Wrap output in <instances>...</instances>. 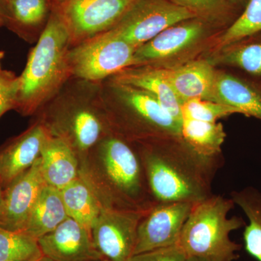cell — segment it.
<instances>
[{
	"instance_id": "8",
	"label": "cell",
	"mask_w": 261,
	"mask_h": 261,
	"mask_svg": "<svg viewBox=\"0 0 261 261\" xmlns=\"http://www.w3.org/2000/svg\"><path fill=\"white\" fill-rule=\"evenodd\" d=\"M138 0H51L71 47L113 28Z\"/></svg>"
},
{
	"instance_id": "14",
	"label": "cell",
	"mask_w": 261,
	"mask_h": 261,
	"mask_svg": "<svg viewBox=\"0 0 261 261\" xmlns=\"http://www.w3.org/2000/svg\"><path fill=\"white\" fill-rule=\"evenodd\" d=\"M205 30V20L198 18L168 27L136 49L134 66L147 65L178 54L195 44Z\"/></svg>"
},
{
	"instance_id": "21",
	"label": "cell",
	"mask_w": 261,
	"mask_h": 261,
	"mask_svg": "<svg viewBox=\"0 0 261 261\" xmlns=\"http://www.w3.org/2000/svg\"><path fill=\"white\" fill-rule=\"evenodd\" d=\"M231 198L249 221L243 233L245 250L257 261H261V191L253 187H247L231 192Z\"/></svg>"
},
{
	"instance_id": "40",
	"label": "cell",
	"mask_w": 261,
	"mask_h": 261,
	"mask_svg": "<svg viewBox=\"0 0 261 261\" xmlns=\"http://www.w3.org/2000/svg\"><path fill=\"white\" fill-rule=\"evenodd\" d=\"M46 261H51V260H49V259L46 258Z\"/></svg>"
},
{
	"instance_id": "35",
	"label": "cell",
	"mask_w": 261,
	"mask_h": 261,
	"mask_svg": "<svg viewBox=\"0 0 261 261\" xmlns=\"http://www.w3.org/2000/svg\"><path fill=\"white\" fill-rule=\"evenodd\" d=\"M4 21V17L1 14H0V25L3 23Z\"/></svg>"
},
{
	"instance_id": "6",
	"label": "cell",
	"mask_w": 261,
	"mask_h": 261,
	"mask_svg": "<svg viewBox=\"0 0 261 261\" xmlns=\"http://www.w3.org/2000/svg\"><path fill=\"white\" fill-rule=\"evenodd\" d=\"M231 198L211 195L194 203L178 245L187 257L205 261H234L242 245L230 238V233L245 226L243 218L228 217L234 207Z\"/></svg>"
},
{
	"instance_id": "18",
	"label": "cell",
	"mask_w": 261,
	"mask_h": 261,
	"mask_svg": "<svg viewBox=\"0 0 261 261\" xmlns=\"http://www.w3.org/2000/svg\"><path fill=\"white\" fill-rule=\"evenodd\" d=\"M41 170L48 186L62 190L80 177V160L73 149L49 135L40 154Z\"/></svg>"
},
{
	"instance_id": "39",
	"label": "cell",
	"mask_w": 261,
	"mask_h": 261,
	"mask_svg": "<svg viewBox=\"0 0 261 261\" xmlns=\"http://www.w3.org/2000/svg\"><path fill=\"white\" fill-rule=\"evenodd\" d=\"M98 261H108L107 260H104V259H103V260H98Z\"/></svg>"
},
{
	"instance_id": "24",
	"label": "cell",
	"mask_w": 261,
	"mask_h": 261,
	"mask_svg": "<svg viewBox=\"0 0 261 261\" xmlns=\"http://www.w3.org/2000/svg\"><path fill=\"white\" fill-rule=\"evenodd\" d=\"M43 258L37 239L0 225V261H40Z\"/></svg>"
},
{
	"instance_id": "3",
	"label": "cell",
	"mask_w": 261,
	"mask_h": 261,
	"mask_svg": "<svg viewBox=\"0 0 261 261\" xmlns=\"http://www.w3.org/2000/svg\"><path fill=\"white\" fill-rule=\"evenodd\" d=\"M100 84L70 78L37 113L47 133L65 142L80 161L113 134L101 102Z\"/></svg>"
},
{
	"instance_id": "20",
	"label": "cell",
	"mask_w": 261,
	"mask_h": 261,
	"mask_svg": "<svg viewBox=\"0 0 261 261\" xmlns=\"http://www.w3.org/2000/svg\"><path fill=\"white\" fill-rule=\"evenodd\" d=\"M214 100L261 120L260 92L233 75L216 72Z\"/></svg>"
},
{
	"instance_id": "28",
	"label": "cell",
	"mask_w": 261,
	"mask_h": 261,
	"mask_svg": "<svg viewBox=\"0 0 261 261\" xmlns=\"http://www.w3.org/2000/svg\"><path fill=\"white\" fill-rule=\"evenodd\" d=\"M224 61L252 74L261 75V43L236 48L224 56Z\"/></svg>"
},
{
	"instance_id": "13",
	"label": "cell",
	"mask_w": 261,
	"mask_h": 261,
	"mask_svg": "<svg viewBox=\"0 0 261 261\" xmlns=\"http://www.w3.org/2000/svg\"><path fill=\"white\" fill-rule=\"evenodd\" d=\"M38 243L44 257L51 261L103 260L94 246L91 230L70 217Z\"/></svg>"
},
{
	"instance_id": "22",
	"label": "cell",
	"mask_w": 261,
	"mask_h": 261,
	"mask_svg": "<svg viewBox=\"0 0 261 261\" xmlns=\"http://www.w3.org/2000/svg\"><path fill=\"white\" fill-rule=\"evenodd\" d=\"M61 192L68 217L92 229L103 209L88 185L79 177Z\"/></svg>"
},
{
	"instance_id": "30",
	"label": "cell",
	"mask_w": 261,
	"mask_h": 261,
	"mask_svg": "<svg viewBox=\"0 0 261 261\" xmlns=\"http://www.w3.org/2000/svg\"><path fill=\"white\" fill-rule=\"evenodd\" d=\"M20 92V77L0 73V118L10 110H17Z\"/></svg>"
},
{
	"instance_id": "31",
	"label": "cell",
	"mask_w": 261,
	"mask_h": 261,
	"mask_svg": "<svg viewBox=\"0 0 261 261\" xmlns=\"http://www.w3.org/2000/svg\"><path fill=\"white\" fill-rule=\"evenodd\" d=\"M187 255L178 245L132 255L128 261H186Z\"/></svg>"
},
{
	"instance_id": "41",
	"label": "cell",
	"mask_w": 261,
	"mask_h": 261,
	"mask_svg": "<svg viewBox=\"0 0 261 261\" xmlns=\"http://www.w3.org/2000/svg\"><path fill=\"white\" fill-rule=\"evenodd\" d=\"M6 1H7V0H6Z\"/></svg>"
},
{
	"instance_id": "36",
	"label": "cell",
	"mask_w": 261,
	"mask_h": 261,
	"mask_svg": "<svg viewBox=\"0 0 261 261\" xmlns=\"http://www.w3.org/2000/svg\"><path fill=\"white\" fill-rule=\"evenodd\" d=\"M5 56V53H3V51H0V60L2 59V58H3Z\"/></svg>"
},
{
	"instance_id": "12",
	"label": "cell",
	"mask_w": 261,
	"mask_h": 261,
	"mask_svg": "<svg viewBox=\"0 0 261 261\" xmlns=\"http://www.w3.org/2000/svg\"><path fill=\"white\" fill-rule=\"evenodd\" d=\"M46 183L40 157L25 172L4 189L0 225L13 231H23L29 214Z\"/></svg>"
},
{
	"instance_id": "17",
	"label": "cell",
	"mask_w": 261,
	"mask_h": 261,
	"mask_svg": "<svg viewBox=\"0 0 261 261\" xmlns=\"http://www.w3.org/2000/svg\"><path fill=\"white\" fill-rule=\"evenodd\" d=\"M182 102L194 99L214 100L216 72L208 62L195 61L172 68H162Z\"/></svg>"
},
{
	"instance_id": "37",
	"label": "cell",
	"mask_w": 261,
	"mask_h": 261,
	"mask_svg": "<svg viewBox=\"0 0 261 261\" xmlns=\"http://www.w3.org/2000/svg\"><path fill=\"white\" fill-rule=\"evenodd\" d=\"M229 3H235V2H238V0H228Z\"/></svg>"
},
{
	"instance_id": "15",
	"label": "cell",
	"mask_w": 261,
	"mask_h": 261,
	"mask_svg": "<svg viewBox=\"0 0 261 261\" xmlns=\"http://www.w3.org/2000/svg\"><path fill=\"white\" fill-rule=\"evenodd\" d=\"M48 136L47 130L37 120L0 149V176L4 189L39 159Z\"/></svg>"
},
{
	"instance_id": "7",
	"label": "cell",
	"mask_w": 261,
	"mask_h": 261,
	"mask_svg": "<svg viewBox=\"0 0 261 261\" xmlns=\"http://www.w3.org/2000/svg\"><path fill=\"white\" fill-rule=\"evenodd\" d=\"M136 49L111 31L70 47L68 64L71 78L102 82L135 65Z\"/></svg>"
},
{
	"instance_id": "33",
	"label": "cell",
	"mask_w": 261,
	"mask_h": 261,
	"mask_svg": "<svg viewBox=\"0 0 261 261\" xmlns=\"http://www.w3.org/2000/svg\"><path fill=\"white\" fill-rule=\"evenodd\" d=\"M3 195H4V187H3V181L0 176V215H1L2 207H3Z\"/></svg>"
},
{
	"instance_id": "5",
	"label": "cell",
	"mask_w": 261,
	"mask_h": 261,
	"mask_svg": "<svg viewBox=\"0 0 261 261\" xmlns=\"http://www.w3.org/2000/svg\"><path fill=\"white\" fill-rule=\"evenodd\" d=\"M100 99L111 132L128 142L181 137V122L142 89L108 79L101 82Z\"/></svg>"
},
{
	"instance_id": "38",
	"label": "cell",
	"mask_w": 261,
	"mask_h": 261,
	"mask_svg": "<svg viewBox=\"0 0 261 261\" xmlns=\"http://www.w3.org/2000/svg\"><path fill=\"white\" fill-rule=\"evenodd\" d=\"M40 261H46V257H44V258H43L42 260Z\"/></svg>"
},
{
	"instance_id": "23",
	"label": "cell",
	"mask_w": 261,
	"mask_h": 261,
	"mask_svg": "<svg viewBox=\"0 0 261 261\" xmlns=\"http://www.w3.org/2000/svg\"><path fill=\"white\" fill-rule=\"evenodd\" d=\"M226 135L222 123L183 118L182 140L197 153L207 157L221 155Z\"/></svg>"
},
{
	"instance_id": "4",
	"label": "cell",
	"mask_w": 261,
	"mask_h": 261,
	"mask_svg": "<svg viewBox=\"0 0 261 261\" xmlns=\"http://www.w3.org/2000/svg\"><path fill=\"white\" fill-rule=\"evenodd\" d=\"M69 34L61 16L51 7L50 14L20 77L17 111L36 114L71 78L68 53Z\"/></svg>"
},
{
	"instance_id": "26",
	"label": "cell",
	"mask_w": 261,
	"mask_h": 261,
	"mask_svg": "<svg viewBox=\"0 0 261 261\" xmlns=\"http://www.w3.org/2000/svg\"><path fill=\"white\" fill-rule=\"evenodd\" d=\"M8 17L20 25L37 28L47 22L51 10V0H7Z\"/></svg>"
},
{
	"instance_id": "2",
	"label": "cell",
	"mask_w": 261,
	"mask_h": 261,
	"mask_svg": "<svg viewBox=\"0 0 261 261\" xmlns=\"http://www.w3.org/2000/svg\"><path fill=\"white\" fill-rule=\"evenodd\" d=\"M80 177L102 209L148 211L155 202L135 144L114 134L98 142L80 161Z\"/></svg>"
},
{
	"instance_id": "29",
	"label": "cell",
	"mask_w": 261,
	"mask_h": 261,
	"mask_svg": "<svg viewBox=\"0 0 261 261\" xmlns=\"http://www.w3.org/2000/svg\"><path fill=\"white\" fill-rule=\"evenodd\" d=\"M174 4L186 8L197 15V18L216 19L227 12L228 0H171Z\"/></svg>"
},
{
	"instance_id": "11",
	"label": "cell",
	"mask_w": 261,
	"mask_h": 261,
	"mask_svg": "<svg viewBox=\"0 0 261 261\" xmlns=\"http://www.w3.org/2000/svg\"><path fill=\"white\" fill-rule=\"evenodd\" d=\"M193 205L175 202L152 206L139 224L134 255L178 245Z\"/></svg>"
},
{
	"instance_id": "32",
	"label": "cell",
	"mask_w": 261,
	"mask_h": 261,
	"mask_svg": "<svg viewBox=\"0 0 261 261\" xmlns=\"http://www.w3.org/2000/svg\"><path fill=\"white\" fill-rule=\"evenodd\" d=\"M0 14L3 15L4 18L8 17V10L6 0H0Z\"/></svg>"
},
{
	"instance_id": "9",
	"label": "cell",
	"mask_w": 261,
	"mask_h": 261,
	"mask_svg": "<svg viewBox=\"0 0 261 261\" xmlns=\"http://www.w3.org/2000/svg\"><path fill=\"white\" fill-rule=\"evenodd\" d=\"M195 18V13L171 0H138L108 31L137 49L168 27Z\"/></svg>"
},
{
	"instance_id": "16",
	"label": "cell",
	"mask_w": 261,
	"mask_h": 261,
	"mask_svg": "<svg viewBox=\"0 0 261 261\" xmlns=\"http://www.w3.org/2000/svg\"><path fill=\"white\" fill-rule=\"evenodd\" d=\"M109 80L142 89L152 94L173 118L182 123L183 102L165 76L162 68L147 65L130 67L118 72Z\"/></svg>"
},
{
	"instance_id": "25",
	"label": "cell",
	"mask_w": 261,
	"mask_h": 261,
	"mask_svg": "<svg viewBox=\"0 0 261 261\" xmlns=\"http://www.w3.org/2000/svg\"><path fill=\"white\" fill-rule=\"evenodd\" d=\"M261 32V0H250L241 15L221 37L220 47H226Z\"/></svg>"
},
{
	"instance_id": "19",
	"label": "cell",
	"mask_w": 261,
	"mask_h": 261,
	"mask_svg": "<svg viewBox=\"0 0 261 261\" xmlns=\"http://www.w3.org/2000/svg\"><path fill=\"white\" fill-rule=\"evenodd\" d=\"M68 217L61 190L46 185L21 232L38 240L53 231Z\"/></svg>"
},
{
	"instance_id": "27",
	"label": "cell",
	"mask_w": 261,
	"mask_h": 261,
	"mask_svg": "<svg viewBox=\"0 0 261 261\" xmlns=\"http://www.w3.org/2000/svg\"><path fill=\"white\" fill-rule=\"evenodd\" d=\"M183 118L207 122H217L220 118L238 113L234 108L206 99H194L185 101L181 108Z\"/></svg>"
},
{
	"instance_id": "34",
	"label": "cell",
	"mask_w": 261,
	"mask_h": 261,
	"mask_svg": "<svg viewBox=\"0 0 261 261\" xmlns=\"http://www.w3.org/2000/svg\"><path fill=\"white\" fill-rule=\"evenodd\" d=\"M186 261H205V260H201V259L197 258V257H187Z\"/></svg>"
},
{
	"instance_id": "1",
	"label": "cell",
	"mask_w": 261,
	"mask_h": 261,
	"mask_svg": "<svg viewBox=\"0 0 261 261\" xmlns=\"http://www.w3.org/2000/svg\"><path fill=\"white\" fill-rule=\"evenodd\" d=\"M134 144L156 202L196 203L214 195L213 181L224 163L221 155L197 153L181 137L164 136Z\"/></svg>"
},
{
	"instance_id": "10",
	"label": "cell",
	"mask_w": 261,
	"mask_h": 261,
	"mask_svg": "<svg viewBox=\"0 0 261 261\" xmlns=\"http://www.w3.org/2000/svg\"><path fill=\"white\" fill-rule=\"evenodd\" d=\"M147 212L103 209L91 233L104 260H129L135 251L139 224Z\"/></svg>"
}]
</instances>
